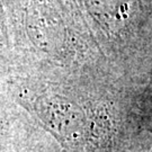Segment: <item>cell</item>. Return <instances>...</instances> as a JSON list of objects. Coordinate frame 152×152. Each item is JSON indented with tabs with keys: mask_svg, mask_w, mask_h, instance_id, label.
<instances>
[{
	"mask_svg": "<svg viewBox=\"0 0 152 152\" xmlns=\"http://www.w3.org/2000/svg\"><path fill=\"white\" fill-rule=\"evenodd\" d=\"M98 49L116 70L152 78V0H73Z\"/></svg>",
	"mask_w": 152,
	"mask_h": 152,
	"instance_id": "obj_3",
	"label": "cell"
},
{
	"mask_svg": "<svg viewBox=\"0 0 152 152\" xmlns=\"http://www.w3.org/2000/svg\"><path fill=\"white\" fill-rule=\"evenodd\" d=\"M18 70L16 55L11 44L5 7L0 0V90H7L8 83Z\"/></svg>",
	"mask_w": 152,
	"mask_h": 152,
	"instance_id": "obj_5",
	"label": "cell"
},
{
	"mask_svg": "<svg viewBox=\"0 0 152 152\" xmlns=\"http://www.w3.org/2000/svg\"><path fill=\"white\" fill-rule=\"evenodd\" d=\"M7 91L65 152L152 151V78L19 73Z\"/></svg>",
	"mask_w": 152,
	"mask_h": 152,
	"instance_id": "obj_1",
	"label": "cell"
},
{
	"mask_svg": "<svg viewBox=\"0 0 152 152\" xmlns=\"http://www.w3.org/2000/svg\"><path fill=\"white\" fill-rule=\"evenodd\" d=\"M51 139L7 90H0V152H35Z\"/></svg>",
	"mask_w": 152,
	"mask_h": 152,
	"instance_id": "obj_4",
	"label": "cell"
},
{
	"mask_svg": "<svg viewBox=\"0 0 152 152\" xmlns=\"http://www.w3.org/2000/svg\"><path fill=\"white\" fill-rule=\"evenodd\" d=\"M17 73L79 76L115 69L73 0H2ZM121 72V71H120Z\"/></svg>",
	"mask_w": 152,
	"mask_h": 152,
	"instance_id": "obj_2",
	"label": "cell"
},
{
	"mask_svg": "<svg viewBox=\"0 0 152 152\" xmlns=\"http://www.w3.org/2000/svg\"><path fill=\"white\" fill-rule=\"evenodd\" d=\"M35 152H65V151L59 147V144L53 139H51L46 143H44L43 145L39 148V149H37Z\"/></svg>",
	"mask_w": 152,
	"mask_h": 152,
	"instance_id": "obj_6",
	"label": "cell"
}]
</instances>
